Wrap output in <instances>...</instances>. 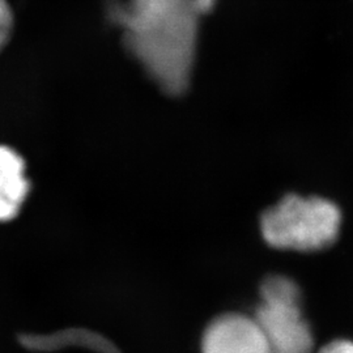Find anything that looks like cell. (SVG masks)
<instances>
[{
  "label": "cell",
  "mask_w": 353,
  "mask_h": 353,
  "mask_svg": "<svg viewBox=\"0 0 353 353\" xmlns=\"http://www.w3.org/2000/svg\"><path fill=\"white\" fill-rule=\"evenodd\" d=\"M216 0H131L127 43L165 94H185L196 59L199 23Z\"/></svg>",
  "instance_id": "cell-1"
},
{
  "label": "cell",
  "mask_w": 353,
  "mask_h": 353,
  "mask_svg": "<svg viewBox=\"0 0 353 353\" xmlns=\"http://www.w3.org/2000/svg\"><path fill=\"white\" fill-rule=\"evenodd\" d=\"M341 223V211L334 203L288 195L265 211L261 227L265 242L272 248L318 252L338 239Z\"/></svg>",
  "instance_id": "cell-2"
},
{
  "label": "cell",
  "mask_w": 353,
  "mask_h": 353,
  "mask_svg": "<svg viewBox=\"0 0 353 353\" xmlns=\"http://www.w3.org/2000/svg\"><path fill=\"white\" fill-rule=\"evenodd\" d=\"M262 303L255 321L270 353H310L313 335L301 312V293L290 279L274 275L261 287Z\"/></svg>",
  "instance_id": "cell-3"
},
{
  "label": "cell",
  "mask_w": 353,
  "mask_h": 353,
  "mask_svg": "<svg viewBox=\"0 0 353 353\" xmlns=\"http://www.w3.org/2000/svg\"><path fill=\"white\" fill-rule=\"evenodd\" d=\"M202 353H270V348L254 316L229 313L207 326Z\"/></svg>",
  "instance_id": "cell-4"
},
{
  "label": "cell",
  "mask_w": 353,
  "mask_h": 353,
  "mask_svg": "<svg viewBox=\"0 0 353 353\" xmlns=\"http://www.w3.org/2000/svg\"><path fill=\"white\" fill-rule=\"evenodd\" d=\"M23 156L8 145H0V223L16 219L30 192Z\"/></svg>",
  "instance_id": "cell-5"
},
{
  "label": "cell",
  "mask_w": 353,
  "mask_h": 353,
  "mask_svg": "<svg viewBox=\"0 0 353 353\" xmlns=\"http://www.w3.org/2000/svg\"><path fill=\"white\" fill-rule=\"evenodd\" d=\"M20 344L32 352H55L68 347H79L93 353H122L106 336L88 328H65L52 334H23Z\"/></svg>",
  "instance_id": "cell-6"
},
{
  "label": "cell",
  "mask_w": 353,
  "mask_h": 353,
  "mask_svg": "<svg viewBox=\"0 0 353 353\" xmlns=\"http://www.w3.org/2000/svg\"><path fill=\"white\" fill-rule=\"evenodd\" d=\"M13 32V13L8 0H0V51L10 42Z\"/></svg>",
  "instance_id": "cell-7"
},
{
  "label": "cell",
  "mask_w": 353,
  "mask_h": 353,
  "mask_svg": "<svg viewBox=\"0 0 353 353\" xmlns=\"http://www.w3.org/2000/svg\"><path fill=\"white\" fill-rule=\"evenodd\" d=\"M319 353H353V343L348 341H332L323 347Z\"/></svg>",
  "instance_id": "cell-8"
}]
</instances>
